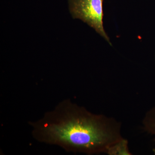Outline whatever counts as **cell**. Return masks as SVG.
Instances as JSON below:
<instances>
[{
	"mask_svg": "<svg viewBox=\"0 0 155 155\" xmlns=\"http://www.w3.org/2000/svg\"><path fill=\"white\" fill-rule=\"evenodd\" d=\"M31 124L37 140L72 152L107 153L110 147L124 138L121 123L116 119L93 114L67 100Z\"/></svg>",
	"mask_w": 155,
	"mask_h": 155,
	"instance_id": "6da1fadb",
	"label": "cell"
},
{
	"mask_svg": "<svg viewBox=\"0 0 155 155\" xmlns=\"http://www.w3.org/2000/svg\"><path fill=\"white\" fill-rule=\"evenodd\" d=\"M103 1L68 0L69 12L73 19L86 23L112 45L103 25Z\"/></svg>",
	"mask_w": 155,
	"mask_h": 155,
	"instance_id": "7a4b0ae2",
	"label": "cell"
},
{
	"mask_svg": "<svg viewBox=\"0 0 155 155\" xmlns=\"http://www.w3.org/2000/svg\"><path fill=\"white\" fill-rule=\"evenodd\" d=\"M153 153L155 155V147L153 149Z\"/></svg>",
	"mask_w": 155,
	"mask_h": 155,
	"instance_id": "5b68a950",
	"label": "cell"
},
{
	"mask_svg": "<svg viewBox=\"0 0 155 155\" xmlns=\"http://www.w3.org/2000/svg\"><path fill=\"white\" fill-rule=\"evenodd\" d=\"M107 154L109 155H130L128 146V141L123 138L108 149Z\"/></svg>",
	"mask_w": 155,
	"mask_h": 155,
	"instance_id": "3957f363",
	"label": "cell"
},
{
	"mask_svg": "<svg viewBox=\"0 0 155 155\" xmlns=\"http://www.w3.org/2000/svg\"><path fill=\"white\" fill-rule=\"evenodd\" d=\"M143 129L155 137V107L147 112L143 120Z\"/></svg>",
	"mask_w": 155,
	"mask_h": 155,
	"instance_id": "277c9868",
	"label": "cell"
}]
</instances>
